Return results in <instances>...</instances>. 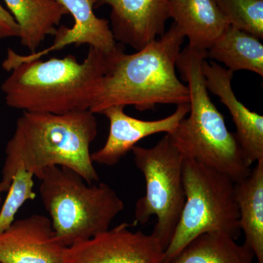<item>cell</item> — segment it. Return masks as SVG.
Segmentation results:
<instances>
[{
  "instance_id": "cell-5",
  "label": "cell",
  "mask_w": 263,
  "mask_h": 263,
  "mask_svg": "<svg viewBox=\"0 0 263 263\" xmlns=\"http://www.w3.org/2000/svg\"><path fill=\"white\" fill-rule=\"evenodd\" d=\"M40 180L41 200L57 238L65 247L107 231L124 210V202L111 186L88 184L67 167H48Z\"/></svg>"
},
{
  "instance_id": "cell-14",
  "label": "cell",
  "mask_w": 263,
  "mask_h": 263,
  "mask_svg": "<svg viewBox=\"0 0 263 263\" xmlns=\"http://www.w3.org/2000/svg\"><path fill=\"white\" fill-rule=\"evenodd\" d=\"M170 16L189 40L188 46L206 51L230 26L216 0H167Z\"/></svg>"
},
{
  "instance_id": "cell-12",
  "label": "cell",
  "mask_w": 263,
  "mask_h": 263,
  "mask_svg": "<svg viewBox=\"0 0 263 263\" xmlns=\"http://www.w3.org/2000/svg\"><path fill=\"white\" fill-rule=\"evenodd\" d=\"M202 70L208 91L219 97L236 127L235 136L249 165L263 160V117L252 111L235 96L232 88L234 72L216 62L204 60Z\"/></svg>"
},
{
  "instance_id": "cell-2",
  "label": "cell",
  "mask_w": 263,
  "mask_h": 263,
  "mask_svg": "<svg viewBox=\"0 0 263 263\" xmlns=\"http://www.w3.org/2000/svg\"><path fill=\"white\" fill-rule=\"evenodd\" d=\"M185 36L176 24L159 39L136 53L123 45L107 54L105 71L89 110L100 114L113 105L155 110L159 104L190 103L187 86L176 74V62Z\"/></svg>"
},
{
  "instance_id": "cell-6",
  "label": "cell",
  "mask_w": 263,
  "mask_h": 263,
  "mask_svg": "<svg viewBox=\"0 0 263 263\" xmlns=\"http://www.w3.org/2000/svg\"><path fill=\"white\" fill-rule=\"evenodd\" d=\"M185 202L174 235L164 249L162 263H168L198 235L221 232L237 239L240 234L235 182L226 175L183 158Z\"/></svg>"
},
{
  "instance_id": "cell-8",
  "label": "cell",
  "mask_w": 263,
  "mask_h": 263,
  "mask_svg": "<svg viewBox=\"0 0 263 263\" xmlns=\"http://www.w3.org/2000/svg\"><path fill=\"white\" fill-rule=\"evenodd\" d=\"M124 222L66 247L62 263H162L164 250L152 234L132 231Z\"/></svg>"
},
{
  "instance_id": "cell-18",
  "label": "cell",
  "mask_w": 263,
  "mask_h": 263,
  "mask_svg": "<svg viewBox=\"0 0 263 263\" xmlns=\"http://www.w3.org/2000/svg\"><path fill=\"white\" fill-rule=\"evenodd\" d=\"M253 252L231 235L210 232L198 235L168 263H253Z\"/></svg>"
},
{
  "instance_id": "cell-20",
  "label": "cell",
  "mask_w": 263,
  "mask_h": 263,
  "mask_svg": "<svg viewBox=\"0 0 263 263\" xmlns=\"http://www.w3.org/2000/svg\"><path fill=\"white\" fill-rule=\"evenodd\" d=\"M34 177L32 173L23 168H18L15 173L0 209V233L13 224L17 212L27 200L35 199Z\"/></svg>"
},
{
  "instance_id": "cell-7",
  "label": "cell",
  "mask_w": 263,
  "mask_h": 263,
  "mask_svg": "<svg viewBox=\"0 0 263 263\" xmlns=\"http://www.w3.org/2000/svg\"><path fill=\"white\" fill-rule=\"evenodd\" d=\"M132 152L146 182V193L136 202L135 224H146L152 216H156L157 221L152 235L164 251L179 223L186 199L183 157L168 134L153 147L136 146Z\"/></svg>"
},
{
  "instance_id": "cell-19",
  "label": "cell",
  "mask_w": 263,
  "mask_h": 263,
  "mask_svg": "<svg viewBox=\"0 0 263 263\" xmlns=\"http://www.w3.org/2000/svg\"><path fill=\"white\" fill-rule=\"evenodd\" d=\"M230 25L263 38V0H216Z\"/></svg>"
},
{
  "instance_id": "cell-1",
  "label": "cell",
  "mask_w": 263,
  "mask_h": 263,
  "mask_svg": "<svg viewBox=\"0 0 263 263\" xmlns=\"http://www.w3.org/2000/svg\"><path fill=\"white\" fill-rule=\"evenodd\" d=\"M107 54L89 47L83 62L72 54L24 60L9 48L3 63L10 72L1 86L5 103L10 108L30 113L89 110L105 71Z\"/></svg>"
},
{
  "instance_id": "cell-23",
  "label": "cell",
  "mask_w": 263,
  "mask_h": 263,
  "mask_svg": "<svg viewBox=\"0 0 263 263\" xmlns=\"http://www.w3.org/2000/svg\"><path fill=\"white\" fill-rule=\"evenodd\" d=\"M0 263H1V262H0Z\"/></svg>"
},
{
  "instance_id": "cell-13",
  "label": "cell",
  "mask_w": 263,
  "mask_h": 263,
  "mask_svg": "<svg viewBox=\"0 0 263 263\" xmlns=\"http://www.w3.org/2000/svg\"><path fill=\"white\" fill-rule=\"evenodd\" d=\"M72 15L74 24L72 28L61 26L57 29L55 41L49 48L22 56L25 60H38L49 52L74 44L76 46L88 45L105 53L115 51L119 46L116 42L110 23L105 18H98L94 9L96 0H57Z\"/></svg>"
},
{
  "instance_id": "cell-15",
  "label": "cell",
  "mask_w": 263,
  "mask_h": 263,
  "mask_svg": "<svg viewBox=\"0 0 263 263\" xmlns=\"http://www.w3.org/2000/svg\"><path fill=\"white\" fill-rule=\"evenodd\" d=\"M19 28L21 43L31 53L55 35L57 27L68 12L57 0H4Z\"/></svg>"
},
{
  "instance_id": "cell-10",
  "label": "cell",
  "mask_w": 263,
  "mask_h": 263,
  "mask_svg": "<svg viewBox=\"0 0 263 263\" xmlns=\"http://www.w3.org/2000/svg\"><path fill=\"white\" fill-rule=\"evenodd\" d=\"M123 105H113L101 112L108 119L109 134L105 145L91 154V160L103 165L113 166L119 163L138 142L157 133L171 134L180 122L188 115L190 103L177 105L174 114L164 119L145 121L136 119L124 112Z\"/></svg>"
},
{
  "instance_id": "cell-4",
  "label": "cell",
  "mask_w": 263,
  "mask_h": 263,
  "mask_svg": "<svg viewBox=\"0 0 263 263\" xmlns=\"http://www.w3.org/2000/svg\"><path fill=\"white\" fill-rule=\"evenodd\" d=\"M205 60L206 51L188 45L180 52L176 68L190 92V115L168 135L183 158L196 161L238 183L252 169L235 133L228 130L224 117L209 97L202 70Z\"/></svg>"
},
{
  "instance_id": "cell-16",
  "label": "cell",
  "mask_w": 263,
  "mask_h": 263,
  "mask_svg": "<svg viewBox=\"0 0 263 263\" xmlns=\"http://www.w3.org/2000/svg\"><path fill=\"white\" fill-rule=\"evenodd\" d=\"M235 194L245 245L257 262L263 263V160L255 163L247 178L235 183Z\"/></svg>"
},
{
  "instance_id": "cell-3",
  "label": "cell",
  "mask_w": 263,
  "mask_h": 263,
  "mask_svg": "<svg viewBox=\"0 0 263 263\" xmlns=\"http://www.w3.org/2000/svg\"><path fill=\"white\" fill-rule=\"evenodd\" d=\"M98 136V122L89 110L63 114L23 112L5 148L1 181L10 187L18 168L41 179L53 166L67 167L88 184L99 182L90 146Z\"/></svg>"
},
{
  "instance_id": "cell-22",
  "label": "cell",
  "mask_w": 263,
  "mask_h": 263,
  "mask_svg": "<svg viewBox=\"0 0 263 263\" xmlns=\"http://www.w3.org/2000/svg\"><path fill=\"white\" fill-rule=\"evenodd\" d=\"M8 189L9 188L5 183L2 181H0V208H1L2 200H3V195L8 192Z\"/></svg>"
},
{
  "instance_id": "cell-17",
  "label": "cell",
  "mask_w": 263,
  "mask_h": 263,
  "mask_svg": "<svg viewBox=\"0 0 263 263\" xmlns=\"http://www.w3.org/2000/svg\"><path fill=\"white\" fill-rule=\"evenodd\" d=\"M232 72L247 70L263 77V45L252 34L229 26L206 51V59Z\"/></svg>"
},
{
  "instance_id": "cell-21",
  "label": "cell",
  "mask_w": 263,
  "mask_h": 263,
  "mask_svg": "<svg viewBox=\"0 0 263 263\" xmlns=\"http://www.w3.org/2000/svg\"><path fill=\"white\" fill-rule=\"evenodd\" d=\"M19 28L15 19L0 3V41L10 37H18Z\"/></svg>"
},
{
  "instance_id": "cell-9",
  "label": "cell",
  "mask_w": 263,
  "mask_h": 263,
  "mask_svg": "<svg viewBox=\"0 0 263 263\" xmlns=\"http://www.w3.org/2000/svg\"><path fill=\"white\" fill-rule=\"evenodd\" d=\"M108 5L116 42L140 51L165 32L170 16L167 0H96L95 8Z\"/></svg>"
},
{
  "instance_id": "cell-11",
  "label": "cell",
  "mask_w": 263,
  "mask_h": 263,
  "mask_svg": "<svg viewBox=\"0 0 263 263\" xmlns=\"http://www.w3.org/2000/svg\"><path fill=\"white\" fill-rule=\"evenodd\" d=\"M66 247L47 216L34 214L0 233L1 263H62Z\"/></svg>"
}]
</instances>
